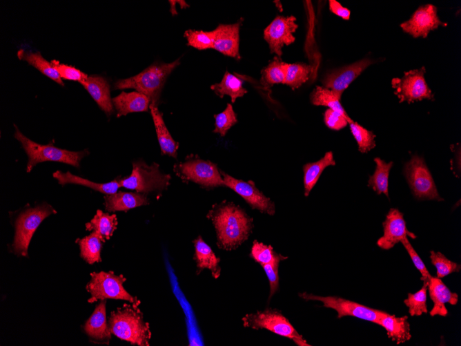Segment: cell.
Instances as JSON below:
<instances>
[{
    "mask_svg": "<svg viewBox=\"0 0 461 346\" xmlns=\"http://www.w3.org/2000/svg\"><path fill=\"white\" fill-rule=\"evenodd\" d=\"M208 217L215 226L218 246L226 250L234 249L244 242L253 227V220L231 202L215 206Z\"/></svg>",
    "mask_w": 461,
    "mask_h": 346,
    "instance_id": "1",
    "label": "cell"
},
{
    "mask_svg": "<svg viewBox=\"0 0 461 346\" xmlns=\"http://www.w3.org/2000/svg\"><path fill=\"white\" fill-rule=\"evenodd\" d=\"M108 328L117 338L139 346H148L151 337L149 325L144 320L137 305L124 304L111 312Z\"/></svg>",
    "mask_w": 461,
    "mask_h": 346,
    "instance_id": "2",
    "label": "cell"
},
{
    "mask_svg": "<svg viewBox=\"0 0 461 346\" xmlns=\"http://www.w3.org/2000/svg\"><path fill=\"white\" fill-rule=\"evenodd\" d=\"M180 64V58L170 63H154L135 76L117 80L115 90L133 88L148 97L151 105L157 106L166 79Z\"/></svg>",
    "mask_w": 461,
    "mask_h": 346,
    "instance_id": "3",
    "label": "cell"
},
{
    "mask_svg": "<svg viewBox=\"0 0 461 346\" xmlns=\"http://www.w3.org/2000/svg\"><path fill=\"white\" fill-rule=\"evenodd\" d=\"M14 128V137L21 143L28 157L26 166L28 173L36 164L47 161L62 162L79 168L80 161L88 153L87 150L70 151L51 144H38L26 137L16 125Z\"/></svg>",
    "mask_w": 461,
    "mask_h": 346,
    "instance_id": "4",
    "label": "cell"
},
{
    "mask_svg": "<svg viewBox=\"0 0 461 346\" xmlns=\"http://www.w3.org/2000/svg\"><path fill=\"white\" fill-rule=\"evenodd\" d=\"M170 175L163 173L157 163L146 164L143 161L134 162L130 175L120 179L121 186L135 190L137 193H147L162 191L168 186Z\"/></svg>",
    "mask_w": 461,
    "mask_h": 346,
    "instance_id": "5",
    "label": "cell"
},
{
    "mask_svg": "<svg viewBox=\"0 0 461 346\" xmlns=\"http://www.w3.org/2000/svg\"><path fill=\"white\" fill-rule=\"evenodd\" d=\"M55 210L46 203L28 208L19 214L15 221V233L12 244V251L18 256H27L32 237L41 223Z\"/></svg>",
    "mask_w": 461,
    "mask_h": 346,
    "instance_id": "6",
    "label": "cell"
},
{
    "mask_svg": "<svg viewBox=\"0 0 461 346\" xmlns=\"http://www.w3.org/2000/svg\"><path fill=\"white\" fill-rule=\"evenodd\" d=\"M90 276L91 279L86 286L91 295L89 302L111 298L127 300L136 305L139 303L136 297L132 296L124 289L123 283L126 278L122 275L117 276L112 271H100L93 272Z\"/></svg>",
    "mask_w": 461,
    "mask_h": 346,
    "instance_id": "7",
    "label": "cell"
},
{
    "mask_svg": "<svg viewBox=\"0 0 461 346\" xmlns=\"http://www.w3.org/2000/svg\"><path fill=\"white\" fill-rule=\"evenodd\" d=\"M242 320L246 327L266 329L274 334L292 339L298 345H309L288 320L276 309H267L246 314Z\"/></svg>",
    "mask_w": 461,
    "mask_h": 346,
    "instance_id": "8",
    "label": "cell"
},
{
    "mask_svg": "<svg viewBox=\"0 0 461 346\" xmlns=\"http://www.w3.org/2000/svg\"><path fill=\"white\" fill-rule=\"evenodd\" d=\"M404 175L417 199L443 200L438 192L431 172L422 157L412 156L404 165Z\"/></svg>",
    "mask_w": 461,
    "mask_h": 346,
    "instance_id": "9",
    "label": "cell"
},
{
    "mask_svg": "<svg viewBox=\"0 0 461 346\" xmlns=\"http://www.w3.org/2000/svg\"><path fill=\"white\" fill-rule=\"evenodd\" d=\"M426 69L420 68L405 72L401 78H393L391 86L400 102L412 103L424 99H434V95L424 78Z\"/></svg>",
    "mask_w": 461,
    "mask_h": 346,
    "instance_id": "10",
    "label": "cell"
},
{
    "mask_svg": "<svg viewBox=\"0 0 461 346\" xmlns=\"http://www.w3.org/2000/svg\"><path fill=\"white\" fill-rule=\"evenodd\" d=\"M300 296L306 300L320 301L324 307L335 310L338 318L350 316L377 323L384 312L337 296H319L306 292L300 294Z\"/></svg>",
    "mask_w": 461,
    "mask_h": 346,
    "instance_id": "11",
    "label": "cell"
},
{
    "mask_svg": "<svg viewBox=\"0 0 461 346\" xmlns=\"http://www.w3.org/2000/svg\"><path fill=\"white\" fill-rule=\"evenodd\" d=\"M177 172L186 180L204 187L224 186L223 177L215 164L197 157L190 158L177 166Z\"/></svg>",
    "mask_w": 461,
    "mask_h": 346,
    "instance_id": "12",
    "label": "cell"
},
{
    "mask_svg": "<svg viewBox=\"0 0 461 346\" xmlns=\"http://www.w3.org/2000/svg\"><path fill=\"white\" fill-rule=\"evenodd\" d=\"M295 17L277 15L264 30V39L269 46L271 53L278 57L282 55V48L294 43L293 33L298 28Z\"/></svg>",
    "mask_w": 461,
    "mask_h": 346,
    "instance_id": "13",
    "label": "cell"
},
{
    "mask_svg": "<svg viewBox=\"0 0 461 346\" xmlns=\"http://www.w3.org/2000/svg\"><path fill=\"white\" fill-rule=\"evenodd\" d=\"M447 23L440 20L437 14V8L432 4L420 6L410 19L400 24L404 32L414 38H425L431 30L439 26L445 27Z\"/></svg>",
    "mask_w": 461,
    "mask_h": 346,
    "instance_id": "14",
    "label": "cell"
},
{
    "mask_svg": "<svg viewBox=\"0 0 461 346\" xmlns=\"http://www.w3.org/2000/svg\"><path fill=\"white\" fill-rule=\"evenodd\" d=\"M224 186H226L242 197L253 208L262 213L273 215L275 213V204L265 196L252 181L244 182L220 171Z\"/></svg>",
    "mask_w": 461,
    "mask_h": 346,
    "instance_id": "15",
    "label": "cell"
},
{
    "mask_svg": "<svg viewBox=\"0 0 461 346\" xmlns=\"http://www.w3.org/2000/svg\"><path fill=\"white\" fill-rule=\"evenodd\" d=\"M373 61L365 58L327 73L322 82L324 87L342 97L343 92Z\"/></svg>",
    "mask_w": 461,
    "mask_h": 346,
    "instance_id": "16",
    "label": "cell"
},
{
    "mask_svg": "<svg viewBox=\"0 0 461 346\" xmlns=\"http://www.w3.org/2000/svg\"><path fill=\"white\" fill-rule=\"evenodd\" d=\"M382 224L384 233L377 242L382 249L389 250L406 238H416L407 229L403 214L397 209L389 210Z\"/></svg>",
    "mask_w": 461,
    "mask_h": 346,
    "instance_id": "17",
    "label": "cell"
},
{
    "mask_svg": "<svg viewBox=\"0 0 461 346\" xmlns=\"http://www.w3.org/2000/svg\"><path fill=\"white\" fill-rule=\"evenodd\" d=\"M242 23L233 24H219L213 30V49L225 56L240 59L239 29Z\"/></svg>",
    "mask_w": 461,
    "mask_h": 346,
    "instance_id": "18",
    "label": "cell"
},
{
    "mask_svg": "<svg viewBox=\"0 0 461 346\" xmlns=\"http://www.w3.org/2000/svg\"><path fill=\"white\" fill-rule=\"evenodd\" d=\"M427 289L433 302V307L429 312L431 316L436 315L447 316L448 310L445 304L455 305L458 303V295L451 292L441 278L431 276L428 281Z\"/></svg>",
    "mask_w": 461,
    "mask_h": 346,
    "instance_id": "19",
    "label": "cell"
},
{
    "mask_svg": "<svg viewBox=\"0 0 461 346\" xmlns=\"http://www.w3.org/2000/svg\"><path fill=\"white\" fill-rule=\"evenodd\" d=\"M80 83L108 116L113 113L110 85L104 77L97 75H88Z\"/></svg>",
    "mask_w": 461,
    "mask_h": 346,
    "instance_id": "20",
    "label": "cell"
},
{
    "mask_svg": "<svg viewBox=\"0 0 461 346\" xmlns=\"http://www.w3.org/2000/svg\"><path fill=\"white\" fill-rule=\"evenodd\" d=\"M86 334L95 342L108 344L110 331L106 321V300H101L95 307L93 313L86 322Z\"/></svg>",
    "mask_w": 461,
    "mask_h": 346,
    "instance_id": "21",
    "label": "cell"
},
{
    "mask_svg": "<svg viewBox=\"0 0 461 346\" xmlns=\"http://www.w3.org/2000/svg\"><path fill=\"white\" fill-rule=\"evenodd\" d=\"M112 102L117 111V117L130 113L150 110V99L138 91L130 93L122 91L119 95L112 98Z\"/></svg>",
    "mask_w": 461,
    "mask_h": 346,
    "instance_id": "22",
    "label": "cell"
},
{
    "mask_svg": "<svg viewBox=\"0 0 461 346\" xmlns=\"http://www.w3.org/2000/svg\"><path fill=\"white\" fill-rule=\"evenodd\" d=\"M105 209L108 212L127 211L130 209L148 204V199L141 193L119 191L104 197Z\"/></svg>",
    "mask_w": 461,
    "mask_h": 346,
    "instance_id": "23",
    "label": "cell"
},
{
    "mask_svg": "<svg viewBox=\"0 0 461 346\" xmlns=\"http://www.w3.org/2000/svg\"><path fill=\"white\" fill-rule=\"evenodd\" d=\"M376 324L383 327L389 338L398 345L408 341L411 338L406 316L397 317L384 311Z\"/></svg>",
    "mask_w": 461,
    "mask_h": 346,
    "instance_id": "24",
    "label": "cell"
},
{
    "mask_svg": "<svg viewBox=\"0 0 461 346\" xmlns=\"http://www.w3.org/2000/svg\"><path fill=\"white\" fill-rule=\"evenodd\" d=\"M53 177L61 185L67 184L82 185L106 195L117 193L119 188L121 187L120 179H116L107 183H96L73 175L68 171L64 173L61 171H55L53 173Z\"/></svg>",
    "mask_w": 461,
    "mask_h": 346,
    "instance_id": "25",
    "label": "cell"
},
{
    "mask_svg": "<svg viewBox=\"0 0 461 346\" xmlns=\"http://www.w3.org/2000/svg\"><path fill=\"white\" fill-rule=\"evenodd\" d=\"M150 112L155 127L161 153L176 158L179 145L168 131L163 119L162 114L158 110L157 106L151 104L150 105Z\"/></svg>",
    "mask_w": 461,
    "mask_h": 346,
    "instance_id": "26",
    "label": "cell"
},
{
    "mask_svg": "<svg viewBox=\"0 0 461 346\" xmlns=\"http://www.w3.org/2000/svg\"><path fill=\"white\" fill-rule=\"evenodd\" d=\"M195 257L197 267L199 270L208 269L210 270L213 276L217 278L220 275L219 263L220 259L217 258L211 248L199 236L194 241Z\"/></svg>",
    "mask_w": 461,
    "mask_h": 346,
    "instance_id": "27",
    "label": "cell"
},
{
    "mask_svg": "<svg viewBox=\"0 0 461 346\" xmlns=\"http://www.w3.org/2000/svg\"><path fill=\"white\" fill-rule=\"evenodd\" d=\"M335 165L331 151H328L318 161L307 163L303 166L304 195L308 196L316 184L323 171L329 166Z\"/></svg>",
    "mask_w": 461,
    "mask_h": 346,
    "instance_id": "28",
    "label": "cell"
},
{
    "mask_svg": "<svg viewBox=\"0 0 461 346\" xmlns=\"http://www.w3.org/2000/svg\"><path fill=\"white\" fill-rule=\"evenodd\" d=\"M210 88L220 98L225 95L229 96L232 103L247 93L246 89L243 87L242 79L228 71L224 73L221 81L212 84Z\"/></svg>",
    "mask_w": 461,
    "mask_h": 346,
    "instance_id": "29",
    "label": "cell"
},
{
    "mask_svg": "<svg viewBox=\"0 0 461 346\" xmlns=\"http://www.w3.org/2000/svg\"><path fill=\"white\" fill-rule=\"evenodd\" d=\"M117 225V220L115 214L110 215L101 210H97L92 219L86 224V228L88 231L95 232L102 242H105L112 236Z\"/></svg>",
    "mask_w": 461,
    "mask_h": 346,
    "instance_id": "30",
    "label": "cell"
},
{
    "mask_svg": "<svg viewBox=\"0 0 461 346\" xmlns=\"http://www.w3.org/2000/svg\"><path fill=\"white\" fill-rule=\"evenodd\" d=\"M17 55L20 59L26 61L30 65L36 68L44 75L59 85L64 86L57 70L52 66L50 62H48L41 56L39 52L26 51L21 49L18 51Z\"/></svg>",
    "mask_w": 461,
    "mask_h": 346,
    "instance_id": "31",
    "label": "cell"
},
{
    "mask_svg": "<svg viewBox=\"0 0 461 346\" xmlns=\"http://www.w3.org/2000/svg\"><path fill=\"white\" fill-rule=\"evenodd\" d=\"M287 65L280 57H275L261 71V85L268 89L275 84H284Z\"/></svg>",
    "mask_w": 461,
    "mask_h": 346,
    "instance_id": "32",
    "label": "cell"
},
{
    "mask_svg": "<svg viewBox=\"0 0 461 346\" xmlns=\"http://www.w3.org/2000/svg\"><path fill=\"white\" fill-rule=\"evenodd\" d=\"M340 99L333 90L320 86H317L310 94V100L313 105L328 107L349 117L340 102Z\"/></svg>",
    "mask_w": 461,
    "mask_h": 346,
    "instance_id": "33",
    "label": "cell"
},
{
    "mask_svg": "<svg viewBox=\"0 0 461 346\" xmlns=\"http://www.w3.org/2000/svg\"><path fill=\"white\" fill-rule=\"evenodd\" d=\"M376 164L374 173L369 177L368 186L378 195L384 193L389 197V175L393 162H386L380 157L374 158Z\"/></svg>",
    "mask_w": 461,
    "mask_h": 346,
    "instance_id": "34",
    "label": "cell"
},
{
    "mask_svg": "<svg viewBox=\"0 0 461 346\" xmlns=\"http://www.w3.org/2000/svg\"><path fill=\"white\" fill-rule=\"evenodd\" d=\"M102 240L95 233L78 240L81 257L88 263L93 264L101 261L100 253Z\"/></svg>",
    "mask_w": 461,
    "mask_h": 346,
    "instance_id": "35",
    "label": "cell"
},
{
    "mask_svg": "<svg viewBox=\"0 0 461 346\" xmlns=\"http://www.w3.org/2000/svg\"><path fill=\"white\" fill-rule=\"evenodd\" d=\"M313 70L312 66L305 63L288 64L284 84L293 90L298 88L308 80Z\"/></svg>",
    "mask_w": 461,
    "mask_h": 346,
    "instance_id": "36",
    "label": "cell"
},
{
    "mask_svg": "<svg viewBox=\"0 0 461 346\" xmlns=\"http://www.w3.org/2000/svg\"><path fill=\"white\" fill-rule=\"evenodd\" d=\"M251 255L262 266L268 264H279L282 260L286 259V257L277 253L271 245H266L257 240L253 242Z\"/></svg>",
    "mask_w": 461,
    "mask_h": 346,
    "instance_id": "37",
    "label": "cell"
},
{
    "mask_svg": "<svg viewBox=\"0 0 461 346\" xmlns=\"http://www.w3.org/2000/svg\"><path fill=\"white\" fill-rule=\"evenodd\" d=\"M350 130L357 146L358 151L362 153H368L375 146V135L357 122L352 121L349 124Z\"/></svg>",
    "mask_w": 461,
    "mask_h": 346,
    "instance_id": "38",
    "label": "cell"
},
{
    "mask_svg": "<svg viewBox=\"0 0 461 346\" xmlns=\"http://www.w3.org/2000/svg\"><path fill=\"white\" fill-rule=\"evenodd\" d=\"M428 282H423L422 287L416 293L408 294L407 298L404 303L409 308V313L411 316H420L426 314V291Z\"/></svg>",
    "mask_w": 461,
    "mask_h": 346,
    "instance_id": "39",
    "label": "cell"
},
{
    "mask_svg": "<svg viewBox=\"0 0 461 346\" xmlns=\"http://www.w3.org/2000/svg\"><path fill=\"white\" fill-rule=\"evenodd\" d=\"M184 37L187 40V45L198 50H206L213 48V32L188 29L185 31Z\"/></svg>",
    "mask_w": 461,
    "mask_h": 346,
    "instance_id": "40",
    "label": "cell"
},
{
    "mask_svg": "<svg viewBox=\"0 0 461 346\" xmlns=\"http://www.w3.org/2000/svg\"><path fill=\"white\" fill-rule=\"evenodd\" d=\"M430 259L433 265L436 268L437 277L442 278L452 273L459 272L461 265L449 260L440 252L431 251Z\"/></svg>",
    "mask_w": 461,
    "mask_h": 346,
    "instance_id": "41",
    "label": "cell"
},
{
    "mask_svg": "<svg viewBox=\"0 0 461 346\" xmlns=\"http://www.w3.org/2000/svg\"><path fill=\"white\" fill-rule=\"evenodd\" d=\"M215 129L213 132L219 133L221 136H225L227 131L237 122V115L233 106L227 104L224 110L215 115Z\"/></svg>",
    "mask_w": 461,
    "mask_h": 346,
    "instance_id": "42",
    "label": "cell"
},
{
    "mask_svg": "<svg viewBox=\"0 0 461 346\" xmlns=\"http://www.w3.org/2000/svg\"><path fill=\"white\" fill-rule=\"evenodd\" d=\"M52 66L57 70L61 79L77 81L79 83L86 79L88 76L81 70L53 59L50 61Z\"/></svg>",
    "mask_w": 461,
    "mask_h": 346,
    "instance_id": "43",
    "label": "cell"
},
{
    "mask_svg": "<svg viewBox=\"0 0 461 346\" xmlns=\"http://www.w3.org/2000/svg\"><path fill=\"white\" fill-rule=\"evenodd\" d=\"M324 121L326 126L330 129L339 131L346 127L353 120L337 111L328 108L324 113Z\"/></svg>",
    "mask_w": 461,
    "mask_h": 346,
    "instance_id": "44",
    "label": "cell"
},
{
    "mask_svg": "<svg viewBox=\"0 0 461 346\" xmlns=\"http://www.w3.org/2000/svg\"><path fill=\"white\" fill-rule=\"evenodd\" d=\"M400 242L403 244L404 247L406 250L415 267L421 273V280L423 282H428L429 280L432 276L429 273L423 261L412 247L408 238L403 239Z\"/></svg>",
    "mask_w": 461,
    "mask_h": 346,
    "instance_id": "45",
    "label": "cell"
},
{
    "mask_svg": "<svg viewBox=\"0 0 461 346\" xmlns=\"http://www.w3.org/2000/svg\"><path fill=\"white\" fill-rule=\"evenodd\" d=\"M278 266L279 263L268 264L262 266L268 277L270 284L269 298H271V297L276 292V291L278 289L279 286Z\"/></svg>",
    "mask_w": 461,
    "mask_h": 346,
    "instance_id": "46",
    "label": "cell"
},
{
    "mask_svg": "<svg viewBox=\"0 0 461 346\" xmlns=\"http://www.w3.org/2000/svg\"><path fill=\"white\" fill-rule=\"evenodd\" d=\"M328 3L329 10L332 13L342 18L344 20L349 19L351 11L348 8L342 6L338 1L335 0H330Z\"/></svg>",
    "mask_w": 461,
    "mask_h": 346,
    "instance_id": "47",
    "label": "cell"
},
{
    "mask_svg": "<svg viewBox=\"0 0 461 346\" xmlns=\"http://www.w3.org/2000/svg\"><path fill=\"white\" fill-rule=\"evenodd\" d=\"M274 3H275L276 6L279 8V11H282V7L280 1H274Z\"/></svg>",
    "mask_w": 461,
    "mask_h": 346,
    "instance_id": "48",
    "label": "cell"
}]
</instances>
